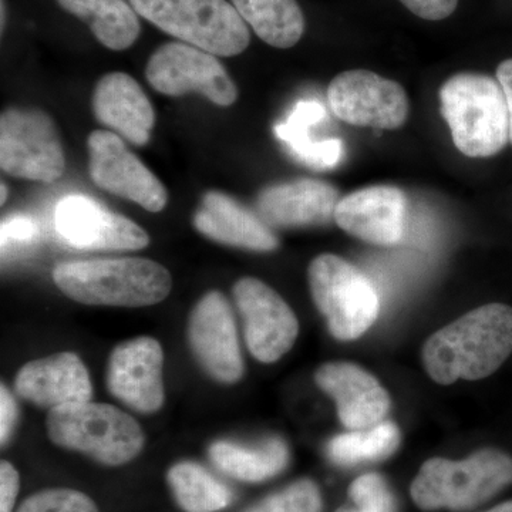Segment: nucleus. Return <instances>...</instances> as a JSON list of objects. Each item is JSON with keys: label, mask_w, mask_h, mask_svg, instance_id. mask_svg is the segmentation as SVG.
I'll return each mask as SVG.
<instances>
[{"label": "nucleus", "mask_w": 512, "mask_h": 512, "mask_svg": "<svg viewBox=\"0 0 512 512\" xmlns=\"http://www.w3.org/2000/svg\"><path fill=\"white\" fill-rule=\"evenodd\" d=\"M512 353V308L491 303L434 333L423 348L424 369L439 384L493 375Z\"/></svg>", "instance_id": "nucleus-1"}, {"label": "nucleus", "mask_w": 512, "mask_h": 512, "mask_svg": "<svg viewBox=\"0 0 512 512\" xmlns=\"http://www.w3.org/2000/svg\"><path fill=\"white\" fill-rule=\"evenodd\" d=\"M53 281L73 301L124 308L156 305L173 288L170 272L146 258L63 262L53 271Z\"/></svg>", "instance_id": "nucleus-2"}, {"label": "nucleus", "mask_w": 512, "mask_h": 512, "mask_svg": "<svg viewBox=\"0 0 512 512\" xmlns=\"http://www.w3.org/2000/svg\"><path fill=\"white\" fill-rule=\"evenodd\" d=\"M441 116L454 146L471 158L493 157L510 141V119L503 86L481 73H458L440 89Z\"/></svg>", "instance_id": "nucleus-3"}, {"label": "nucleus", "mask_w": 512, "mask_h": 512, "mask_svg": "<svg viewBox=\"0 0 512 512\" xmlns=\"http://www.w3.org/2000/svg\"><path fill=\"white\" fill-rule=\"evenodd\" d=\"M511 484L512 458L495 448H484L463 461H426L414 478L410 494L414 504L424 511H468L487 503Z\"/></svg>", "instance_id": "nucleus-4"}, {"label": "nucleus", "mask_w": 512, "mask_h": 512, "mask_svg": "<svg viewBox=\"0 0 512 512\" xmlns=\"http://www.w3.org/2000/svg\"><path fill=\"white\" fill-rule=\"evenodd\" d=\"M47 433L56 446L80 451L106 466H123L144 447L137 421L110 404L79 402L50 409Z\"/></svg>", "instance_id": "nucleus-5"}, {"label": "nucleus", "mask_w": 512, "mask_h": 512, "mask_svg": "<svg viewBox=\"0 0 512 512\" xmlns=\"http://www.w3.org/2000/svg\"><path fill=\"white\" fill-rule=\"evenodd\" d=\"M158 29L215 56L231 57L247 49V23L227 0H130Z\"/></svg>", "instance_id": "nucleus-6"}, {"label": "nucleus", "mask_w": 512, "mask_h": 512, "mask_svg": "<svg viewBox=\"0 0 512 512\" xmlns=\"http://www.w3.org/2000/svg\"><path fill=\"white\" fill-rule=\"evenodd\" d=\"M312 298L339 340L365 335L379 315L375 286L355 265L338 255L323 254L308 269Z\"/></svg>", "instance_id": "nucleus-7"}, {"label": "nucleus", "mask_w": 512, "mask_h": 512, "mask_svg": "<svg viewBox=\"0 0 512 512\" xmlns=\"http://www.w3.org/2000/svg\"><path fill=\"white\" fill-rule=\"evenodd\" d=\"M64 151L55 121L45 111L10 107L0 116V167L23 180L53 183L64 173Z\"/></svg>", "instance_id": "nucleus-8"}, {"label": "nucleus", "mask_w": 512, "mask_h": 512, "mask_svg": "<svg viewBox=\"0 0 512 512\" xmlns=\"http://www.w3.org/2000/svg\"><path fill=\"white\" fill-rule=\"evenodd\" d=\"M148 83L165 96L198 93L217 106H232L238 89L220 60L187 43H165L151 55L146 67Z\"/></svg>", "instance_id": "nucleus-9"}, {"label": "nucleus", "mask_w": 512, "mask_h": 512, "mask_svg": "<svg viewBox=\"0 0 512 512\" xmlns=\"http://www.w3.org/2000/svg\"><path fill=\"white\" fill-rule=\"evenodd\" d=\"M330 110L357 127L396 130L406 123L409 100L399 83L369 70L340 73L328 87Z\"/></svg>", "instance_id": "nucleus-10"}, {"label": "nucleus", "mask_w": 512, "mask_h": 512, "mask_svg": "<svg viewBox=\"0 0 512 512\" xmlns=\"http://www.w3.org/2000/svg\"><path fill=\"white\" fill-rule=\"evenodd\" d=\"M89 173L101 190L136 202L150 212L163 211L168 195L163 183L111 131L96 130L87 138Z\"/></svg>", "instance_id": "nucleus-11"}, {"label": "nucleus", "mask_w": 512, "mask_h": 512, "mask_svg": "<svg viewBox=\"0 0 512 512\" xmlns=\"http://www.w3.org/2000/svg\"><path fill=\"white\" fill-rule=\"evenodd\" d=\"M234 299L255 359L274 363L291 350L298 338V319L271 286L249 276L239 279L234 286Z\"/></svg>", "instance_id": "nucleus-12"}, {"label": "nucleus", "mask_w": 512, "mask_h": 512, "mask_svg": "<svg viewBox=\"0 0 512 512\" xmlns=\"http://www.w3.org/2000/svg\"><path fill=\"white\" fill-rule=\"evenodd\" d=\"M188 342L202 369L221 383H235L244 375L234 315L225 296L208 292L192 309Z\"/></svg>", "instance_id": "nucleus-13"}, {"label": "nucleus", "mask_w": 512, "mask_h": 512, "mask_svg": "<svg viewBox=\"0 0 512 512\" xmlns=\"http://www.w3.org/2000/svg\"><path fill=\"white\" fill-rule=\"evenodd\" d=\"M56 228L64 241L87 251H137L150 244L140 225L101 207L99 202L69 195L56 208Z\"/></svg>", "instance_id": "nucleus-14"}, {"label": "nucleus", "mask_w": 512, "mask_h": 512, "mask_svg": "<svg viewBox=\"0 0 512 512\" xmlns=\"http://www.w3.org/2000/svg\"><path fill=\"white\" fill-rule=\"evenodd\" d=\"M164 353L153 338L121 343L111 352L107 366V387L121 403L134 412L156 413L164 404Z\"/></svg>", "instance_id": "nucleus-15"}, {"label": "nucleus", "mask_w": 512, "mask_h": 512, "mask_svg": "<svg viewBox=\"0 0 512 512\" xmlns=\"http://www.w3.org/2000/svg\"><path fill=\"white\" fill-rule=\"evenodd\" d=\"M407 200L393 185H372L339 200L335 221L343 231L375 245L402 241L406 228Z\"/></svg>", "instance_id": "nucleus-16"}, {"label": "nucleus", "mask_w": 512, "mask_h": 512, "mask_svg": "<svg viewBox=\"0 0 512 512\" xmlns=\"http://www.w3.org/2000/svg\"><path fill=\"white\" fill-rule=\"evenodd\" d=\"M315 380L335 400L340 420L348 429H370L382 423L389 413V393L362 367L328 363L319 367Z\"/></svg>", "instance_id": "nucleus-17"}, {"label": "nucleus", "mask_w": 512, "mask_h": 512, "mask_svg": "<svg viewBox=\"0 0 512 512\" xmlns=\"http://www.w3.org/2000/svg\"><path fill=\"white\" fill-rule=\"evenodd\" d=\"M15 389L22 399L49 409L90 402L93 394L86 366L70 352L26 363L16 376Z\"/></svg>", "instance_id": "nucleus-18"}, {"label": "nucleus", "mask_w": 512, "mask_h": 512, "mask_svg": "<svg viewBox=\"0 0 512 512\" xmlns=\"http://www.w3.org/2000/svg\"><path fill=\"white\" fill-rule=\"evenodd\" d=\"M94 117L134 146L150 141L156 124L151 101L134 77L114 72L101 77L93 93Z\"/></svg>", "instance_id": "nucleus-19"}, {"label": "nucleus", "mask_w": 512, "mask_h": 512, "mask_svg": "<svg viewBox=\"0 0 512 512\" xmlns=\"http://www.w3.org/2000/svg\"><path fill=\"white\" fill-rule=\"evenodd\" d=\"M338 195L323 181L298 180L265 188L256 198V208L271 227H311L335 218Z\"/></svg>", "instance_id": "nucleus-20"}, {"label": "nucleus", "mask_w": 512, "mask_h": 512, "mask_svg": "<svg viewBox=\"0 0 512 512\" xmlns=\"http://www.w3.org/2000/svg\"><path fill=\"white\" fill-rule=\"evenodd\" d=\"M194 227L204 237L220 244L269 252L278 248V237L261 217L224 192L210 191L194 214Z\"/></svg>", "instance_id": "nucleus-21"}, {"label": "nucleus", "mask_w": 512, "mask_h": 512, "mask_svg": "<svg viewBox=\"0 0 512 512\" xmlns=\"http://www.w3.org/2000/svg\"><path fill=\"white\" fill-rule=\"evenodd\" d=\"M325 119L326 110L319 101L302 100L293 107L288 119L276 124L275 133L303 164L318 170H328L342 160L343 143L339 138L313 140L312 128L319 126Z\"/></svg>", "instance_id": "nucleus-22"}, {"label": "nucleus", "mask_w": 512, "mask_h": 512, "mask_svg": "<svg viewBox=\"0 0 512 512\" xmlns=\"http://www.w3.org/2000/svg\"><path fill=\"white\" fill-rule=\"evenodd\" d=\"M60 8L76 16L92 29L107 49L126 50L140 36V20L126 0H57Z\"/></svg>", "instance_id": "nucleus-23"}, {"label": "nucleus", "mask_w": 512, "mask_h": 512, "mask_svg": "<svg viewBox=\"0 0 512 512\" xmlns=\"http://www.w3.org/2000/svg\"><path fill=\"white\" fill-rule=\"evenodd\" d=\"M214 466L227 476L247 483H259L275 477L288 466L289 451L284 441L266 440L258 447L218 441L210 448Z\"/></svg>", "instance_id": "nucleus-24"}, {"label": "nucleus", "mask_w": 512, "mask_h": 512, "mask_svg": "<svg viewBox=\"0 0 512 512\" xmlns=\"http://www.w3.org/2000/svg\"><path fill=\"white\" fill-rule=\"evenodd\" d=\"M231 3L268 45L289 49L301 40L305 18L296 0H231Z\"/></svg>", "instance_id": "nucleus-25"}, {"label": "nucleus", "mask_w": 512, "mask_h": 512, "mask_svg": "<svg viewBox=\"0 0 512 512\" xmlns=\"http://www.w3.org/2000/svg\"><path fill=\"white\" fill-rule=\"evenodd\" d=\"M167 481L177 504L185 512H217L231 503L227 485L191 461L171 467Z\"/></svg>", "instance_id": "nucleus-26"}, {"label": "nucleus", "mask_w": 512, "mask_h": 512, "mask_svg": "<svg viewBox=\"0 0 512 512\" xmlns=\"http://www.w3.org/2000/svg\"><path fill=\"white\" fill-rule=\"evenodd\" d=\"M399 429L393 423H379L365 431L342 434L330 441L328 454L339 466L383 460L399 446Z\"/></svg>", "instance_id": "nucleus-27"}, {"label": "nucleus", "mask_w": 512, "mask_h": 512, "mask_svg": "<svg viewBox=\"0 0 512 512\" xmlns=\"http://www.w3.org/2000/svg\"><path fill=\"white\" fill-rule=\"evenodd\" d=\"M322 497L318 485L299 480L281 493L271 495L245 512H320Z\"/></svg>", "instance_id": "nucleus-28"}, {"label": "nucleus", "mask_w": 512, "mask_h": 512, "mask_svg": "<svg viewBox=\"0 0 512 512\" xmlns=\"http://www.w3.org/2000/svg\"><path fill=\"white\" fill-rule=\"evenodd\" d=\"M355 507H342L336 512H394V498L386 481L379 474L356 478L349 488Z\"/></svg>", "instance_id": "nucleus-29"}, {"label": "nucleus", "mask_w": 512, "mask_h": 512, "mask_svg": "<svg viewBox=\"0 0 512 512\" xmlns=\"http://www.w3.org/2000/svg\"><path fill=\"white\" fill-rule=\"evenodd\" d=\"M18 512H99L92 498L76 490L57 488L33 494Z\"/></svg>", "instance_id": "nucleus-30"}, {"label": "nucleus", "mask_w": 512, "mask_h": 512, "mask_svg": "<svg viewBox=\"0 0 512 512\" xmlns=\"http://www.w3.org/2000/svg\"><path fill=\"white\" fill-rule=\"evenodd\" d=\"M421 19L443 20L456 10L458 0H400Z\"/></svg>", "instance_id": "nucleus-31"}, {"label": "nucleus", "mask_w": 512, "mask_h": 512, "mask_svg": "<svg viewBox=\"0 0 512 512\" xmlns=\"http://www.w3.org/2000/svg\"><path fill=\"white\" fill-rule=\"evenodd\" d=\"M19 493V474L16 468L3 460L0 463V512H12Z\"/></svg>", "instance_id": "nucleus-32"}, {"label": "nucleus", "mask_w": 512, "mask_h": 512, "mask_svg": "<svg viewBox=\"0 0 512 512\" xmlns=\"http://www.w3.org/2000/svg\"><path fill=\"white\" fill-rule=\"evenodd\" d=\"M16 419H18V407L15 399L8 389L2 386L0 389V441L3 446L15 430Z\"/></svg>", "instance_id": "nucleus-33"}, {"label": "nucleus", "mask_w": 512, "mask_h": 512, "mask_svg": "<svg viewBox=\"0 0 512 512\" xmlns=\"http://www.w3.org/2000/svg\"><path fill=\"white\" fill-rule=\"evenodd\" d=\"M36 235V225L26 217H13L2 225V247L9 242H28Z\"/></svg>", "instance_id": "nucleus-34"}, {"label": "nucleus", "mask_w": 512, "mask_h": 512, "mask_svg": "<svg viewBox=\"0 0 512 512\" xmlns=\"http://www.w3.org/2000/svg\"><path fill=\"white\" fill-rule=\"evenodd\" d=\"M497 80L503 86L505 99H507L508 119H510V143L512 146V59L504 60L498 66Z\"/></svg>", "instance_id": "nucleus-35"}, {"label": "nucleus", "mask_w": 512, "mask_h": 512, "mask_svg": "<svg viewBox=\"0 0 512 512\" xmlns=\"http://www.w3.org/2000/svg\"><path fill=\"white\" fill-rule=\"evenodd\" d=\"M485 512H512V501L497 505V507L491 508V510Z\"/></svg>", "instance_id": "nucleus-36"}, {"label": "nucleus", "mask_w": 512, "mask_h": 512, "mask_svg": "<svg viewBox=\"0 0 512 512\" xmlns=\"http://www.w3.org/2000/svg\"><path fill=\"white\" fill-rule=\"evenodd\" d=\"M6 198H8V188L5 184H2V204H5Z\"/></svg>", "instance_id": "nucleus-37"}, {"label": "nucleus", "mask_w": 512, "mask_h": 512, "mask_svg": "<svg viewBox=\"0 0 512 512\" xmlns=\"http://www.w3.org/2000/svg\"><path fill=\"white\" fill-rule=\"evenodd\" d=\"M5 0H2V30L5 29Z\"/></svg>", "instance_id": "nucleus-38"}]
</instances>
